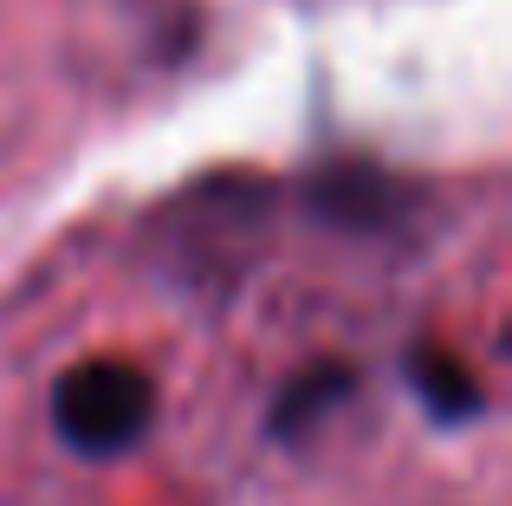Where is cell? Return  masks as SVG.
I'll return each instance as SVG.
<instances>
[{"mask_svg": "<svg viewBox=\"0 0 512 506\" xmlns=\"http://www.w3.org/2000/svg\"><path fill=\"white\" fill-rule=\"evenodd\" d=\"M402 377H409V390L422 396V409L435 422H474L480 409H487L480 377L454 351H441V344H415V351L402 357Z\"/></svg>", "mask_w": 512, "mask_h": 506, "instance_id": "3957f363", "label": "cell"}, {"mask_svg": "<svg viewBox=\"0 0 512 506\" xmlns=\"http://www.w3.org/2000/svg\"><path fill=\"white\" fill-rule=\"evenodd\" d=\"M156 422V383L130 357H85L52 383V429L72 455H124Z\"/></svg>", "mask_w": 512, "mask_h": 506, "instance_id": "6da1fadb", "label": "cell"}, {"mask_svg": "<svg viewBox=\"0 0 512 506\" xmlns=\"http://www.w3.org/2000/svg\"><path fill=\"white\" fill-rule=\"evenodd\" d=\"M350 396H357V370L338 364V357H325V364L299 370V377H292L286 390H279L273 422H266V429H273L279 442H299V435H312L318 422L331 416V409H344Z\"/></svg>", "mask_w": 512, "mask_h": 506, "instance_id": "277c9868", "label": "cell"}, {"mask_svg": "<svg viewBox=\"0 0 512 506\" xmlns=\"http://www.w3.org/2000/svg\"><path fill=\"white\" fill-rule=\"evenodd\" d=\"M305 202H312L318 221H331V228H344V234H383V228H396V221L409 215V189H402L396 176H383L376 163L318 169L312 189H305Z\"/></svg>", "mask_w": 512, "mask_h": 506, "instance_id": "7a4b0ae2", "label": "cell"}]
</instances>
